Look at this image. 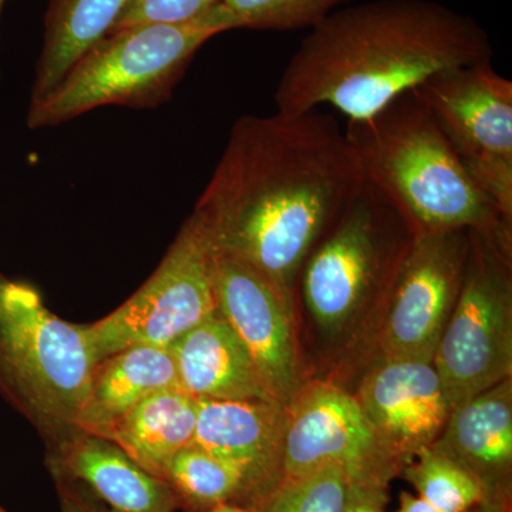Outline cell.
I'll list each match as a JSON object with an SVG mask.
<instances>
[{
  "instance_id": "cell-1",
  "label": "cell",
  "mask_w": 512,
  "mask_h": 512,
  "mask_svg": "<svg viewBox=\"0 0 512 512\" xmlns=\"http://www.w3.org/2000/svg\"><path fill=\"white\" fill-rule=\"evenodd\" d=\"M365 183L332 114L245 116L192 217L211 247L292 293L306 259Z\"/></svg>"
},
{
  "instance_id": "cell-2",
  "label": "cell",
  "mask_w": 512,
  "mask_h": 512,
  "mask_svg": "<svg viewBox=\"0 0 512 512\" xmlns=\"http://www.w3.org/2000/svg\"><path fill=\"white\" fill-rule=\"evenodd\" d=\"M490 36L436 0H372L335 10L302 40L275 90L285 116L332 106L370 119L434 74L488 62Z\"/></svg>"
},
{
  "instance_id": "cell-3",
  "label": "cell",
  "mask_w": 512,
  "mask_h": 512,
  "mask_svg": "<svg viewBox=\"0 0 512 512\" xmlns=\"http://www.w3.org/2000/svg\"><path fill=\"white\" fill-rule=\"evenodd\" d=\"M345 133L366 180L392 202L413 234L467 229L510 241L511 222L474 185L412 92L370 119L349 121Z\"/></svg>"
},
{
  "instance_id": "cell-4",
  "label": "cell",
  "mask_w": 512,
  "mask_h": 512,
  "mask_svg": "<svg viewBox=\"0 0 512 512\" xmlns=\"http://www.w3.org/2000/svg\"><path fill=\"white\" fill-rule=\"evenodd\" d=\"M239 29L222 5L185 23H144L111 30L64 76L55 92L30 107V128L57 124L103 106L151 109L174 87L208 40Z\"/></svg>"
},
{
  "instance_id": "cell-5",
  "label": "cell",
  "mask_w": 512,
  "mask_h": 512,
  "mask_svg": "<svg viewBox=\"0 0 512 512\" xmlns=\"http://www.w3.org/2000/svg\"><path fill=\"white\" fill-rule=\"evenodd\" d=\"M94 367L83 325L50 312L35 286L0 272V397L47 450L80 433Z\"/></svg>"
},
{
  "instance_id": "cell-6",
  "label": "cell",
  "mask_w": 512,
  "mask_h": 512,
  "mask_svg": "<svg viewBox=\"0 0 512 512\" xmlns=\"http://www.w3.org/2000/svg\"><path fill=\"white\" fill-rule=\"evenodd\" d=\"M403 225L409 224L365 178L302 268L303 298L323 329L342 328L380 288L389 292L412 244L413 235L397 238Z\"/></svg>"
},
{
  "instance_id": "cell-7",
  "label": "cell",
  "mask_w": 512,
  "mask_h": 512,
  "mask_svg": "<svg viewBox=\"0 0 512 512\" xmlns=\"http://www.w3.org/2000/svg\"><path fill=\"white\" fill-rule=\"evenodd\" d=\"M508 244L470 231L463 285L433 357L451 409L512 375Z\"/></svg>"
},
{
  "instance_id": "cell-8",
  "label": "cell",
  "mask_w": 512,
  "mask_h": 512,
  "mask_svg": "<svg viewBox=\"0 0 512 512\" xmlns=\"http://www.w3.org/2000/svg\"><path fill=\"white\" fill-rule=\"evenodd\" d=\"M474 185L512 220V83L491 60L434 74L414 89Z\"/></svg>"
},
{
  "instance_id": "cell-9",
  "label": "cell",
  "mask_w": 512,
  "mask_h": 512,
  "mask_svg": "<svg viewBox=\"0 0 512 512\" xmlns=\"http://www.w3.org/2000/svg\"><path fill=\"white\" fill-rule=\"evenodd\" d=\"M215 312L211 244L191 215L140 289L106 318L83 325V330L97 365L134 346L170 348Z\"/></svg>"
},
{
  "instance_id": "cell-10",
  "label": "cell",
  "mask_w": 512,
  "mask_h": 512,
  "mask_svg": "<svg viewBox=\"0 0 512 512\" xmlns=\"http://www.w3.org/2000/svg\"><path fill=\"white\" fill-rule=\"evenodd\" d=\"M338 467L352 484L389 487L403 466L386 450L356 396L302 384L286 404L284 478Z\"/></svg>"
},
{
  "instance_id": "cell-11",
  "label": "cell",
  "mask_w": 512,
  "mask_h": 512,
  "mask_svg": "<svg viewBox=\"0 0 512 512\" xmlns=\"http://www.w3.org/2000/svg\"><path fill=\"white\" fill-rule=\"evenodd\" d=\"M470 231H423L397 269L387 292L380 348L384 359L433 363L466 272Z\"/></svg>"
},
{
  "instance_id": "cell-12",
  "label": "cell",
  "mask_w": 512,
  "mask_h": 512,
  "mask_svg": "<svg viewBox=\"0 0 512 512\" xmlns=\"http://www.w3.org/2000/svg\"><path fill=\"white\" fill-rule=\"evenodd\" d=\"M211 275L217 312L248 349L266 389L286 406L302 387L292 293L237 256L212 247Z\"/></svg>"
},
{
  "instance_id": "cell-13",
  "label": "cell",
  "mask_w": 512,
  "mask_h": 512,
  "mask_svg": "<svg viewBox=\"0 0 512 512\" xmlns=\"http://www.w3.org/2000/svg\"><path fill=\"white\" fill-rule=\"evenodd\" d=\"M356 399L403 468L436 441L451 412L436 367L421 360L383 357L363 377Z\"/></svg>"
},
{
  "instance_id": "cell-14",
  "label": "cell",
  "mask_w": 512,
  "mask_h": 512,
  "mask_svg": "<svg viewBox=\"0 0 512 512\" xmlns=\"http://www.w3.org/2000/svg\"><path fill=\"white\" fill-rule=\"evenodd\" d=\"M197 402L194 444L237 468L251 508L284 480L285 404L269 399Z\"/></svg>"
},
{
  "instance_id": "cell-15",
  "label": "cell",
  "mask_w": 512,
  "mask_h": 512,
  "mask_svg": "<svg viewBox=\"0 0 512 512\" xmlns=\"http://www.w3.org/2000/svg\"><path fill=\"white\" fill-rule=\"evenodd\" d=\"M431 447L476 478L483 501L510 504L512 377L451 409Z\"/></svg>"
},
{
  "instance_id": "cell-16",
  "label": "cell",
  "mask_w": 512,
  "mask_h": 512,
  "mask_svg": "<svg viewBox=\"0 0 512 512\" xmlns=\"http://www.w3.org/2000/svg\"><path fill=\"white\" fill-rule=\"evenodd\" d=\"M46 464L53 478L83 485L110 512H174L178 508L164 478L148 473L103 437L74 434L47 450Z\"/></svg>"
},
{
  "instance_id": "cell-17",
  "label": "cell",
  "mask_w": 512,
  "mask_h": 512,
  "mask_svg": "<svg viewBox=\"0 0 512 512\" xmlns=\"http://www.w3.org/2000/svg\"><path fill=\"white\" fill-rule=\"evenodd\" d=\"M168 349L177 367L178 386L195 400H275L248 349L218 312Z\"/></svg>"
},
{
  "instance_id": "cell-18",
  "label": "cell",
  "mask_w": 512,
  "mask_h": 512,
  "mask_svg": "<svg viewBox=\"0 0 512 512\" xmlns=\"http://www.w3.org/2000/svg\"><path fill=\"white\" fill-rule=\"evenodd\" d=\"M175 386L177 367L170 349L134 346L120 350L94 367L77 430L104 439L138 403Z\"/></svg>"
},
{
  "instance_id": "cell-19",
  "label": "cell",
  "mask_w": 512,
  "mask_h": 512,
  "mask_svg": "<svg viewBox=\"0 0 512 512\" xmlns=\"http://www.w3.org/2000/svg\"><path fill=\"white\" fill-rule=\"evenodd\" d=\"M198 402L180 386L160 390L121 417L104 439L148 473L164 478L175 454L194 443Z\"/></svg>"
},
{
  "instance_id": "cell-20",
  "label": "cell",
  "mask_w": 512,
  "mask_h": 512,
  "mask_svg": "<svg viewBox=\"0 0 512 512\" xmlns=\"http://www.w3.org/2000/svg\"><path fill=\"white\" fill-rule=\"evenodd\" d=\"M128 3L130 0H49L30 107L55 92L73 64L113 29Z\"/></svg>"
},
{
  "instance_id": "cell-21",
  "label": "cell",
  "mask_w": 512,
  "mask_h": 512,
  "mask_svg": "<svg viewBox=\"0 0 512 512\" xmlns=\"http://www.w3.org/2000/svg\"><path fill=\"white\" fill-rule=\"evenodd\" d=\"M164 480L170 484L178 507L183 505L197 512L221 504L247 507L244 478L237 468L194 443L175 454Z\"/></svg>"
},
{
  "instance_id": "cell-22",
  "label": "cell",
  "mask_w": 512,
  "mask_h": 512,
  "mask_svg": "<svg viewBox=\"0 0 512 512\" xmlns=\"http://www.w3.org/2000/svg\"><path fill=\"white\" fill-rule=\"evenodd\" d=\"M402 473L417 495L440 512H470L484 500L476 478L431 446L420 450Z\"/></svg>"
},
{
  "instance_id": "cell-23",
  "label": "cell",
  "mask_w": 512,
  "mask_h": 512,
  "mask_svg": "<svg viewBox=\"0 0 512 512\" xmlns=\"http://www.w3.org/2000/svg\"><path fill=\"white\" fill-rule=\"evenodd\" d=\"M350 481L338 467H326L301 477L284 478L251 512H345Z\"/></svg>"
},
{
  "instance_id": "cell-24",
  "label": "cell",
  "mask_w": 512,
  "mask_h": 512,
  "mask_svg": "<svg viewBox=\"0 0 512 512\" xmlns=\"http://www.w3.org/2000/svg\"><path fill=\"white\" fill-rule=\"evenodd\" d=\"M349 0H222L239 29H313Z\"/></svg>"
},
{
  "instance_id": "cell-25",
  "label": "cell",
  "mask_w": 512,
  "mask_h": 512,
  "mask_svg": "<svg viewBox=\"0 0 512 512\" xmlns=\"http://www.w3.org/2000/svg\"><path fill=\"white\" fill-rule=\"evenodd\" d=\"M221 2L222 0H130L111 30L144 23L191 22L217 8Z\"/></svg>"
},
{
  "instance_id": "cell-26",
  "label": "cell",
  "mask_w": 512,
  "mask_h": 512,
  "mask_svg": "<svg viewBox=\"0 0 512 512\" xmlns=\"http://www.w3.org/2000/svg\"><path fill=\"white\" fill-rule=\"evenodd\" d=\"M56 485L57 497H59L60 512H110L106 505L99 500L83 485L67 478H53Z\"/></svg>"
},
{
  "instance_id": "cell-27",
  "label": "cell",
  "mask_w": 512,
  "mask_h": 512,
  "mask_svg": "<svg viewBox=\"0 0 512 512\" xmlns=\"http://www.w3.org/2000/svg\"><path fill=\"white\" fill-rule=\"evenodd\" d=\"M386 501L387 488L350 483L349 500L345 512H384Z\"/></svg>"
},
{
  "instance_id": "cell-28",
  "label": "cell",
  "mask_w": 512,
  "mask_h": 512,
  "mask_svg": "<svg viewBox=\"0 0 512 512\" xmlns=\"http://www.w3.org/2000/svg\"><path fill=\"white\" fill-rule=\"evenodd\" d=\"M396 512H440L436 508L431 507L427 501L419 495L410 493L400 494V505Z\"/></svg>"
},
{
  "instance_id": "cell-29",
  "label": "cell",
  "mask_w": 512,
  "mask_h": 512,
  "mask_svg": "<svg viewBox=\"0 0 512 512\" xmlns=\"http://www.w3.org/2000/svg\"><path fill=\"white\" fill-rule=\"evenodd\" d=\"M470 512H510V504L494 503V501H481Z\"/></svg>"
},
{
  "instance_id": "cell-30",
  "label": "cell",
  "mask_w": 512,
  "mask_h": 512,
  "mask_svg": "<svg viewBox=\"0 0 512 512\" xmlns=\"http://www.w3.org/2000/svg\"><path fill=\"white\" fill-rule=\"evenodd\" d=\"M205 512H251L248 507L238 504H221Z\"/></svg>"
},
{
  "instance_id": "cell-31",
  "label": "cell",
  "mask_w": 512,
  "mask_h": 512,
  "mask_svg": "<svg viewBox=\"0 0 512 512\" xmlns=\"http://www.w3.org/2000/svg\"><path fill=\"white\" fill-rule=\"evenodd\" d=\"M3 5H5V0H0V16H2Z\"/></svg>"
},
{
  "instance_id": "cell-32",
  "label": "cell",
  "mask_w": 512,
  "mask_h": 512,
  "mask_svg": "<svg viewBox=\"0 0 512 512\" xmlns=\"http://www.w3.org/2000/svg\"><path fill=\"white\" fill-rule=\"evenodd\" d=\"M0 512H9L8 510H6L5 507H3L2 504H0Z\"/></svg>"
}]
</instances>
